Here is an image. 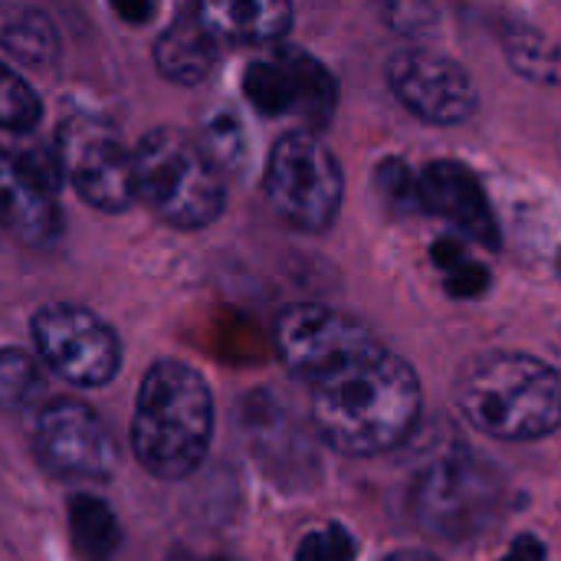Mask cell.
<instances>
[{"label": "cell", "mask_w": 561, "mask_h": 561, "mask_svg": "<svg viewBox=\"0 0 561 561\" xmlns=\"http://www.w3.org/2000/svg\"><path fill=\"white\" fill-rule=\"evenodd\" d=\"M306 385L319 437L348 457L388 454L421 421V381L381 342L348 355Z\"/></svg>", "instance_id": "obj_1"}, {"label": "cell", "mask_w": 561, "mask_h": 561, "mask_svg": "<svg viewBox=\"0 0 561 561\" xmlns=\"http://www.w3.org/2000/svg\"><path fill=\"white\" fill-rule=\"evenodd\" d=\"M214 437V398L204 375L184 362H154L138 388L131 447L138 463L161 480L194 473Z\"/></svg>", "instance_id": "obj_2"}, {"label": "cell", "mask_w": 561, "mask_h": 561, "mask_svg": "<svg viewBox=\"0 0 561 561\" xmlns=\"http://www.w3.org/2000/svg\"><path fill=\"white\" fill-rule=\"evenodd\" d=\"M457 404L486 437L542 440L561 427V375L526 352H490L463 368Z\"/></svg>", "instance_id": "obj_3"}, {"label": "cell", "mask_w": 561, "mask_h": 561, "mask_svg": "<svg viewBox=\"0 0 561 561\" xmlns=\"http://www.w3.org/2000/svg\"><path fill=\"white\" fill-rule=\"evenodd\" d=\"M506 500L503 473L467 444L427 457L408 486L414 523L447 542H467L500 519Z\"/></svg>", "instance_id": "obj_4"}, {"label": "cell", "mask_w": 561, "mask_h": 561, "mask_svg": "<svg viewBox=\"0 0 561 561\" xmlns=\"http://www.w3.org/2000/svg\"><path fill=\"white\" fill-rule=\"evenodd\" d=\"M135 197L164 224L201 230L224 210V178L204 145L178 128L148 131L131 151Z\"/></svg>", "instance_id": "obj_5"}, {"label": "cell", "mask_w": 561, "mask_h": 561, "mask_svg": "<svg viewBox=\"0 0 561 561\" xmlns=\"http://www.w3.org/2000/svg\"><path fill=\"white\" fill-rule=\"evenodd\" d=\"M263 191L286 224H293L296 230L322 233L339 217L345 197V174L335 151L316 131L306 128L289 131L273 145Z\"/></svg>", "instance_id": "obj_6"}, {"label": "cell", "mask_w": 561, "mask_h": 561, "mask_svg": "<svg viewBox=\"0 0 561 561\" xmlns=\"http://www.w3.org/2000/svg\"><path fill=\"white\" fill-rule=\"evenodd\" d=\"M56 154L62 164V178H69L85 204L105 214H122L135 201V174L131 151L122 135L89 115H76L59 128Z\"/></svg>", "instance_id": "obj_7"}, {"label": "cell", "mask_w": 561, "mask_h": 561, "mask_svg": "<svg viewBox=\"0 0 561 561\" xmlns=\"http://www.w3.org/2000/svg\"><path fill=\"white\" fill-rule=\"evenodd\" d=\"M33 342L43 362L79 388H102L118 375L122 345L115 332L89 309L56 302L36 312Z\"/></svg>", "instance_id": "obj_8"}, {"label": "cell", "mask_w": 561, "mask_h": 561, "mask_svg": "<svg viewBox=\"0 0 561 561\" xmlns=\"http://www.w3.org/2000/svg\"><path fill=\"white\" fill-rule=\"evenodd\" d=\"M243 92L256 112L270 118H299L309 131L322 128L335 112L332 72L302 49H276L253 59L243 72Z\"/></svg>", "instance_id": "obj_9"}, {"label": "cell", "mask_w": 561, "mask_h": 561, "mask_svg": "<svg viewBox=\"0 0 561 561\" xmlns=\"http://www.w3.org/2000/svg\"><path fill=\"white\" fill-rule=\"evenodd\" d=\"M33 450L49 473L69 480H105L118 467V447L105 421L72 398H59L36 414Z\"/></svg>", "instance_id": "obj_10"}, {"label": "cell", "mask_w": 561, "mask_h": 561, "mask_svg": "<svg viewBox=\"0 0 561 561\" xmlns=\"http://www.w3.org/2000/svg\"><path fill=\"white\" fill-rule=\"evenodd\" d=\"M388 85L398 102L431 125H460L477 112V82L473 76L427 49H401L388 59Z\"/></svg>", "instance_id": "obj_11"}, {"label": "cell", "mask_w": 561, "mask_h": 561, "mask_svg": "<svg viewBox=\"0 0 561 561\" xmlns=\"http://www.w3.org/2000/svg\"><path fill=\"white\" fill-rule=\"evenodd\" d=\"M375 342L378 339L358 319L319 302L289 306L276 319V352L283 365L302 381L319 378L332 365L345 362L348 355Z\"/></svg>", "instance_id": "obj_12"}, {"label": "cell", "mask_w": 561, "mask_h": 561, "mask_svg": "<svg viewBox=\"0 0 561 561\" xmlns=\"http://www.w3.org/2000/svg\"><path fill=\"white\" fill-rule=\"evenodd\" d=\"M0 227L26 247H49L62 230L56 187L7 151H0Z\"/></svg>", "instance_id": "obj_13"}, {"label": "cell", "mask_w": 561, "mask_h": 561, "mask_svg": "<svg viewBox=\"0 0 561 561\" xmlns=\"http://www.w3.org/2000/svg\"><path fill=\"white\" fill-rule=\"evenodd\" d=\"M421 207L444 217L467 237L496 247L500 227L480 178L460 161H434L421 171Z\"/></svg>", "instance_id": "obj_14"}, {"label": "cell", "mask_w": 561, "mask_h": 561, "mask_svg": "<svg viewBox=\"0 0 561 561\" xmlns=\"http://www.w3.org/2000/svg\"><path fill=\"white\" fill-rule=\"evenodd\" d=\"M201 23L230 43H279L293 26V0H194Z\"/></svg>", "instance_id": "obj_15"}, {"label": "cell", "mask_w": 561, "mask_h": 561, "mask_svg": "<svg viewBox=\"0 0 561 561\" xmlns=\"http://www.w3.org/2000/svg\"><path fill=\"white\" fill-rule=\"evenodd\" d=\"M154 66L178 85H197L217 66V36L197 13H184L154 39Z\"/></svg>", "instance_id": "obj_16"}, {"label": "cell", "mask_w": 561, "mask_h": 561, "mask_svg": "<svg viewBox=\"0 0 561 561\" xmlns=\"http://www.w3.org/2000/svg\"><path fill=\"white\" fill-rule=\"evenodd\" d=\"M0 46L26 66H49L59 53V36L39 7L0 0Z\"/></svg>", "instance_id": "obj_17"}, {"label": "cell", "mask_w": 561, "mask_h": 561, "mask_svg": "<svg viewBox=\"0 0 561 561\" xmlns=\"http://www.w3.org/2000/svg\"><path fill=\"white\" fill-rule=\"evenodd\" d=\"M43 368L23 348H0V414H20L43 398Z\"/></svg>", "instance_id": "obj_18"}, {"label": "cell", "mask_w": 561, "mask_h": 561, "mask_svg": "<svg viewBox=\"0 0 561 561\" xmlns=\"http://www.w3.org/2000/svg\"><path fill=\"white\" fill-rule=\"evenodd\" d=\"M69 510H72L69 519H72V536H76L79 552L92 561L108 559L118 546V526L108 506L99 503L95 496H76Z\"/></svg>", "instance_id": "obj_19"}, {"label": "cell", "mask_w": 561, "mask_h": 561, "mask_svg": "<svg viewBox=\"0 0 561 561\" xmlns=\"http://www.w3.org/2000/svg\"><path fill=\"white\" fill-rule=\"evenodd\" d=\"M506 56L510 66L533 79V82H552L561 85V46H556L549 36L533 33V30H510L506 36Z\"/></svg>", "instance_id": "obj_20"}, {"label": "cell", "mask_w": 561, "mask_h": 561, "mask_svg": "<svg viewBox=\"0 0 561 561\" xmlns=\"http://www.w3.org/2000/svg\"><path fill=\"white\" fill-rule=\"evenodd\" d=\"M43 118L39 95L26 79H20L7 62H0V128L33 131Z\"/></svg>", "instance_id": "obj_21"}, {"label": "cell", "mask_w": 561, "mask_h": 561, "mask_svg": "<svg viewBox=\"0 0 561 561\" xmlns=\"http://www.w3.org/2000/svg\"><path fill=\"white\" fill-rule=\"evenodd\" d=\"M204 145V151L214 158V164L224 168H237L247 158V135L237 115L230 112H217L214 118L204 122V135L197 138Z\"/></svg>", "instance_id": "obj_22"}, {"label": "cell", "mask_w": 561, "mask_h": 561, "mask_svg": "<svg viewBox=\"0 0 561 561\" xmlns=\"http://www.w3.org/2000/svg\"><path fill=\"white\" fill-rule=\"evenodd\" d=\"M375 181H378V191L388 201V207H394L401 214L424 210L421 207V174H414L404 161H398V158L381 161Z\"/></svg>", "instance_id": "obj_23"}, {"label": "cell", "mask_w": 561, "mask_h": 561, "mask_svg": "<svg viewBox=\"0 0 561 561\" xmlns=\"http://www.w3.org/2000/svg\"><path fill=\"white\" fill-rule=\"evenodd\" d=\"M355 552H358V546L348 529L322 526L299 542L296 561H355Z\"/></svg>", "instance_id": "obj_24"}, {"label": "cell", "mask_w": 561, "mask_h": 561, "mask_svg": "<svg viewBox=\"0 0 561 561\" xmlns=\"http://www.w3.org/2000/svg\"><path fill=\"white\" fill-rule=\"evenodd\" d=\"M444 266L450 270V293H457V296H477L490 283L486 270L470 263L463 253L457 260H444Z\"/></svg>", "instance_id": "obj_25"}, {"label": "cell", "mask_w": 561, "mask_h": 561, "mask_svg": "<svg viewBox=\"0 0 561 561\" xmlns=\"http://www.w3.org/2000/svg\"><path fill=\"white\" fill-rule=\"evenodd\" d=\"M108 3H112V10H115L125 23H131V26H145V23H151L154 13H158V0H108Z\"/></svg>", "instance_id": "obj_26"}, {"label": "cell", "mask_w": 561, "mask_h": 561, "mask_svg": "<svg viewBox=\"0 0 561 561\" xmlns=\"http://www.w3.org/2000/svg\"><path fill=\"white\" fill-rule=\"evenodd\" d=\"M546 559V549L536 536H519L516 546L503 556L500 561H542Z\"/></svg>", "instance_id": "obj_27"}, {"label": "cell", "mask_w": 561, "mask_h": 561, "mask_svg": "<svg viewBox=\"0 0 561 561\" xmlns=\"http://www.w3.org/2000/svg\"><path fill=\"white\" fill-rule=\"evenodd\" d=\"M385 561H437L431 552H421V549H401L394 556H388Z\"/></svg>", "instance_id": "obj_28"}]
</instances>
